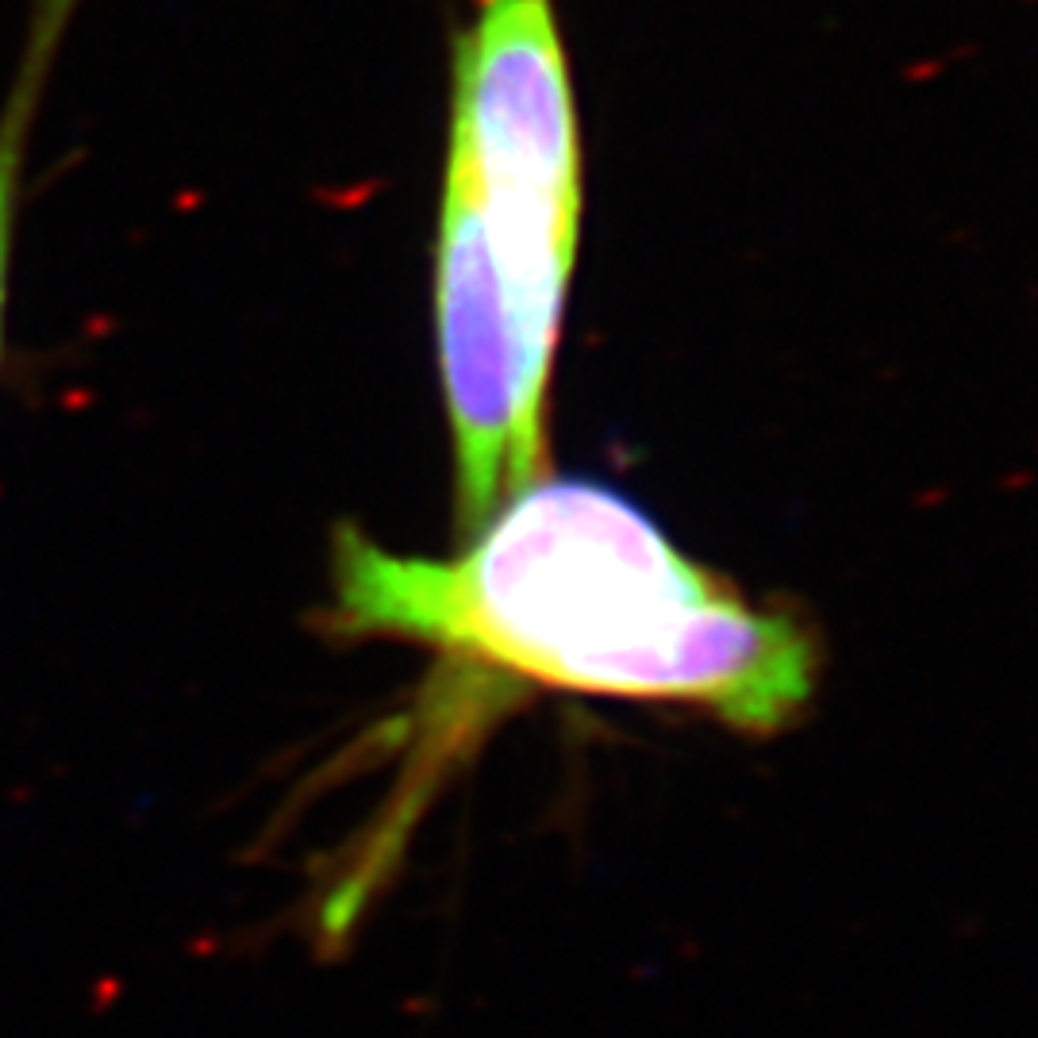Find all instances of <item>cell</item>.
Returning a JSON list of instances; mask_svg holds the SVG:
<instances>
[{"label":"cell","instance_id":"cell-1","mask_svg":"<svg viewBox=\"0 0 1038 1038\" xmlns=\"http://www.w3.org/2000/svg\"><path fill=\"white\" fill-rule=\"evenodd\" d=\"M323 631L519 685L677 704L742 735L792 727L819 685L808 623L754 608L643 504L589 477H539L454 558L335 527Z\"/></svg>","mask_w":1038,"mask_h":1038},{"label":"cell","instance_id":"cell-2","mask_svg":"<svg viewBox=\"0 0 1038 1038\" xmlns=\"http://www.w3.org/2000/svg\"><path fill=\"white\" fill-rule=\"evenodd\" d=\"M450 74L435 350L466 543L546 477V400L585 185L554 0H477Z\"/></svg>","mask_w":1038,"mask_h":1038},{"label":"cell","instance_id":"cell-3","mask_svg":"<svg viewBox=\"0 0 1038 1038\" xmlns=\"http://www.w3.org/2000/svg\"><path fill=\"white\" fill-rule=\"evenodd\" d=\"M81 8H85V0H27L16 66H12V77L0 97V366H4V350H8L12 277H16V250H20V231H24L31 150L39 135L47 89Z\"/></svg>","mask_w":1038,"mask_h":1038}]
</instances>
